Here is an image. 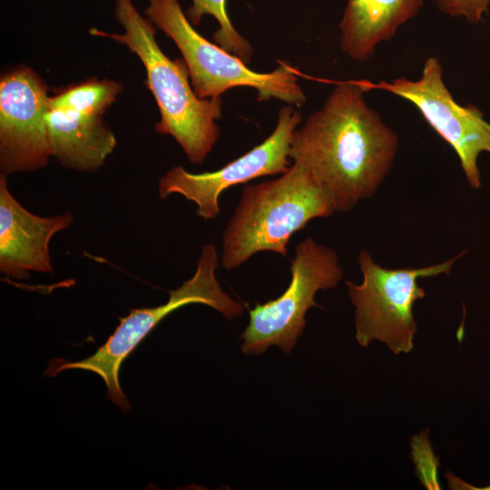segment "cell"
<instances>
[{"label": "cell", "mask_w": 490, "mask_h": 490, "mask_svg": "<svg viewBox=\"0 0 490 490\" xmlns=\"http://www.w3.org/2000/svg\"><path fill=\"white\" fill-rule=\"evenodd\" d=\"M335 211L327 191L304 166L293 162L279 178L243 188L222 234L221 266L237 269L261 251L286 256L294 233L310 220Z\"/></svg>", "instance_id": "3"}, {"label": "cell", "mask_w": 490, "mask_h": 490, "mask_svg": "<svg viewBox=\"0 0 490 490\" xmlns=\"http://www.w3.org/2000/svg\"><path fill=\"white\" fill-rule=\"evenodd\" d=\"M147 1L146 16L175 43L200 98L220 96L233 87L248 86L256 90L260 102L277 99L292 106L306 102L299 84V73L289 63L280 62L270 73L253 71L240 58L201 35L178 0Z\"/></svg>", "instance_id": "5"}, {"label": "cell", "mask_w": 490, "mask_h": 490, "mask_svg": "<svg viewBox=\"0 0 490 490\" xmlns=\"http://www.w3.org/2000/svg\"><path fill=\"white\" fill-rule=\"evenodd\" d=\"M446 478L448 483V486L451 489H463V490H490V485L485 486V487H475L474 485H471L470 484L465 482L464 480L460 479L459 477L454 475L452 473L447 472L446 473Z\"/></svg>", "instance_id": "18"}, {"label": "cell", "mask_w": 490, "mask_h": 490, "mask_svg": "<svg viewBox=\"0 0 490 490\" xmlns=\"http://www.w3.org/2000/svg\"><path fill=\"white\" fill-rule=\"evenodd\" d=\"M114 13L122 34L98 29L90 34L122 44L140 58L161 113L156 132L172 136L190 162L201 164L220 136L216 122L221 118V97L197 96L183 59L171 60L161 50L154 24L139 13L132 0H116Z\"/></svg>", "instance_id": "2"}, {"label": "cell", "mask_w": 490, "mask_h": 490, "mask_svg": "<svg viewBox=\"0 0 490 490\" xmlns=\"http://www.w3.org/2000/svg\"><path fill=\"white\" fill-rule=\"evenodd\" d=\"M226 3L227 0H191L186 15L194 25H198L204 15L214 17L219 24L213 34L215 43L248 64L251 60L252 47L231 24Z\"/></svg>", "instance_id": "15"}, {"label": "cell", "mask_w": 490, "mask_h": 490, "mask_svg": "<svg viewBox=\"0 0 490 490\" xmlns=\"http://www.w3.org/2000/svg\"><path fill=\"white\" fill-rule=\"evenodd\" d=\"M46 123L51 154L68 168L95 171L116 145L115 136L103 123L102 115L49 108Z\"/></svg>", "instance_id": "12"}, {"label": "cell", "mask_w": 490, "mask_h": 490, "mask_svg": "<svg viewBox=\"0 0 490 490\" xmlns=\"http://www.w3.org/2000/svg\"><path fill=\"white\" fill-rule=\"evenodd\" d=\"M219 255L213 244L201 248L193 276L179 288L170 290L166 303L152 308L132 309L121 318L120 324L106 342L92 356L79 361L54 358L44 375L52 377L67 369H83L98 375L104 382L107 397L124 412L131 409L122 390L119 372L124 359L144 338L169 314L190 304H202L233 319L244 312V306L224 292L216 278Z\"/></svg>", "instance_id": "4"}, {"label": "cell", "mask_w": 490, "mask_h": 490, "mask_svg": "<svg viewBox=\"0 0 490 490\" xmlns=\"http://www.w3.org/2000/svg\"><path fill=\"white\" fill-rule=\"evenodd\" d=\"M71 212L42 217L35 215L13 196L6 176L0 177V270L8 278L25 279L30 271L51 273V239L68 228Z\"/></svg>", "instance_id": "11"}, {"label": "cell", "mask_w": 490, "mask_h": 490, "mask_svg": "<svg viewBox=\"0 0 490 490\" xmlns=\"http://www.w3.org/2000/svg\"><path fill=\"white\" fill-rule=\"evenodd\" d=\"M49 95L30 68L15 69L0 82L1 174L43 168L52 156L46 114Z\"/></svg>", "instance_id": "10"}, {"label": "cell", "mask_w": 490, "mask_h": 490, "mask_svg": "<svg viewBox=\"0 0 490 490\" xmlns=\"http://www.w3.org/2000/svg\"><path fill=\"white\" fill-rule=\"evenodd\" d=\"M120 88V84L114 81L92 79L49 96V108H69L83 113L102 115L115 101Z\"/></svg>", "instance_id": "14"}, {"label": "cell", "mask_w": 490, "mask_h": 490, "mask_svg": "<svg viewBox=\"0 0 490 490\" xmlns=\"http://www.w3.org/2000/svg\"><path fill=\"white\" fill-rule=\"evenodd\" d=\"M301 121L300 112L292 105L281 107L274 131L261 143L215 172L191 173L181 166L172 168L159 181L160 198L181 194L197 205L200 217L216 218L219 197L225 190L259 177L282 174L289 168L290 142Z\"/></svg>", "instance_id": "9"}, {"label": "cell", "mask_w": 490, "mask_h": 490, "mask_svg": "<svg viewBox=\"0 0 490 490\" xmlns=\"http://www.w3.org/2000/svg\"><path fill=\"white\" fill-rule=\"evenodd\" d=\"M412 459L422 484L428 489H440L437 482L438 458L435 456L424 433L412 438Z\"/></svg>", "instance_id": "16"}, {"label": "cell", "mask_w": 490, "mask_h": 490, "mask_svg": "<svg viewBox=\"0 0 490 490\" xmlns=\"http://www.w3.org/2000/svg\"><path fill=\"white\" fill-rule=\"evenodd\" d=\"M371 87L389 92L415 105L426 122L453 148L472 188L481 187L477 160L490 154V122L472 104L461 105L446 86L439 59L429 56L416 80L398 77Z\"/></svg>", "instance_id": "8"}, {"label": "cell", "mask_w": 490, "mask_h": 490, "mask_svg": "<svg viewBox=\"0 0 490 490\" xmlns=\"http://www.w3.org/2000/svg\"><path fill=\"white\" fill-rule=\"evenodd\" d=\"M440 11L464 17L469 23H478L487 12L490 0H433Z\"/></svg>", "instance_id": "17"}, {"label": "cell", "mask_w": 490, "mask_h": 490, "mask_svg": "<svg viewBox=\"0 0 490 490\" xmlns=\"http://www.w3.org/2000/svg\"><path fill=\"white\" fill-rule=\"evenodd\" d=\"M463 254L424 268L387 269L362 250L358 258L362 282L346 281L348 294L356 309L358 343L368 347L377 339L387 344L395 354L411 351L417 328L413 306L416 300L425 297L417 280L449 274L454 262Z\"/></svg>", "instance_id": "6"}, {"label": "cell", "mask_w": 490, "mask_h": 490, "mask_svg": "<svg viewBox=\"0 0 490 490\" xmlns=\"http://www.w3.org/2000/svg\"><path fill=\"white\" fill-rule=\"evenodd\" d=\"M367 82L337 83L292 135L289 158L327 191L337 211L371 197L393 165L398 139L365 99Z\"/></svg>", "instance_id": "1"}, {"label": "cell", "mask_w": 490, "mask_h": 490, "mask_svg": "<svg viewBox=\"0 0 490 490\" xmlns=\"http://www.w3.org/2000/svg\"><path fill=\"white\" fill-rule=\"evenodd\" d=\"M294 251L287 289L277 299L257 303L249 310L250 322L240 337L245 355H260L270 346L289 354L304 331L308 309L318 307L316 293L334 288L343 277L336 251L314 239L308 237L299 242Z\"/></svg>", "instance_id": "7"}, {"label": "cell", "mask_w": 490, "mask_h": 490, "mask_svg": "<svg viewBox=\"0 0 490 490\" xmlns=\"http://www.w3.org/2000/svg\"><path fill=\"white\" fill-rule=\"evenodd\" d=\"M424 0H348L339 23L340 48L363 63L377 46L391 40L398 28L413 18Z\"/></svg>", "instance_id": "13"}]
</instances>
